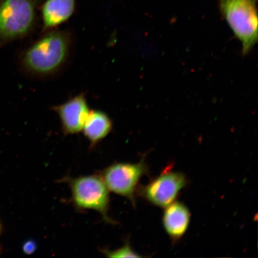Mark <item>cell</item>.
<instances>
[{"mask_svg": "<svg viewBox=\"0 0 258 258\" xmlns=\"http://www.w3.org/2000/svg\"><path fill=\"white\" fill-rule=\"evenodd\" d=\"M102 253H104L108 257H142L143 256L138 254L132 249L129 242L126 243L123 246L114 250L108 249L102 250Z\"/></svg>", "mask_w": 258, "mask_h": 258, "instance_id": "obj_11", "label": "cell"}, {"mask_svg": "<svg viewBox=\"0 0 258 258\" xmlns=\"http://www.w3.org/2000/svg\"><path fill=\"white\" fill-rule=\"evenodd\" d=\"M76 0H45L41 8V18L44 31L53 30L72 18Z\"/></svg>", "mask_w": 258, "mask_h": 258, "instance_id": "obj_9", "label": "cell"}, {"mask_svg": "<svg viewBox=\"0 0 258 258\" xmlns=\"http://www.w3.org/2000/svg\"><path fill=\"white\" fill-rule=\"evenodd\" d=\"M35 41L22 53V69L35 79H46L62 72L72 54L73 37L67 30L53 29Z\"/></svg>", "mask_w": 258, "mask_h": 258, "instance_id": "obj_1", "label": "cell"}, {"mask_svg": "<svg viewBox=\"0 0 258 258\" xmlns=\"http://www.w3.org/2000/svg\"><path fill=\"white\" fill-rule=\"evenodd\" d=\"M36 249L37 243L34 240H30L25 241L22 246V250L25 254L33 253Z\"/></svg>", "mask_w": 258, "mask_h": 258, "instance_id": "obj_12", "label": "cell"}, {"mask_svg": "<svg viewBox=\"0 0 258 258\" xmlns=\"http://www.w3.org/2000/svg\"><path fill=\"white\" fill-rule=\"evenodd\" d=\"M186 183L184 174L167 168L137 192L151 204L165 208L175 201Z\"/></svg>", "mask_w": 258, "mask_h": 258, "instance_id": "obj_6", "label": "cell"}, {"mask_svg": "<svg viewBox=\"0 0 258 258\" xmlns=\"http://www.w3.org/2000/svg\"><path fill=\"white\" fill-rule=\"evenodd\" d=\"M191 213L187 206L179 202H174L167 206L163 216L164 230L174 241L179 240L188 230Z\"/></svg>", "mask_w": 258, "mask_h": 258, "instance_id": "obj_8", "label": "cell"}, {"mask_svg": "<svg viewBox=\"0 0 258 258\" xmlns=\"http://www.w3.org/2000/svg\"><path fill=\"white\" fill-rule=\"evenodd\" d=\"M112 128V121L105 112L90 109L82 131L93 147L107 137Z\"/></svg>", "mask_w": 258, "mask_h": 258, "instance_id": "obj_10", "label": "cell"}, {"mask_svg": "<svg viewBox=\"0 0 258 258\" xmlns=\"http://www.w3.org/2000/svg\"><path fill=\"white\" fill-rule=\"evenodd\" d=\"M36 22L35 0H0V45L28 36Z\"/></svg>", "mask_w": 258, "mask_h": 258, "instance_id": "obj_2", "label": "cell"}, {"mask_svg": "<svg viewBox=\"0 0 258 258\" xmlns=\"http://www.w3.org/2000/svg\"><path fill=\"white\" fill-rule=\"evenodd\" d=\"M1 231H2V225H1V224H0V233H1Z\"/></svg>", "mask_w": 258, "mask_h": 258, "instance_id": "obj_13", "label": "cell"}, {"mask_svg": "<svg viewBox=\"0 0 258 258\" xmlns=\"http://www.w3.org/2000/svg\"><path fill=\"white\" fill-rule=\"evenodd\" d=\"M64 181L69 184L72 194V201L79 210L91 209L101 215L109 224H115L109 217V190L100 175L66 177Z\"/></svg>", "mask_w": 258, "mask_h": 258, "instance_id": "obj_4", "label": "cell"}, {"mask_svg": "<svg viewBox=\"0 0 258 258\" xmlns=\"http://www.w3.org/2000/svg\"><path fill=\"white\" fill-rule=\"evenodd\" d=\"M257 0H219L222 15L242 44L246 54L257 43Z\"/></svg>", "mask_w": 258, "mask_h": 258, "instance_id": "obj_3", "label": "cell"}, {"mask_svg": "<svg viewBox=\"0 0 258 258\" xmlns=\"http://www.w3.org/2000/svg\"><path fill=\"white\" fill-rule=\"evenodd\" d=\"M53 109L57 113L66 135L77 134L82 131L90 111L86 97L83 93L54 106Z\"/></svg>", "mask_w": 258, "mask_h": 258, "instance_id": "obj_7", "label": "cell"}, {"mask_svg": "<svg viewBox=\"0 0 258 258\" xmlns=\"http://www.w3.org/2000/svg\"><path fill=\"white\" fill-rule=\"evenodd\" d=\"M148 172L145 159L137 163H115L100 173L109 190L127 198L132 205H136L135 193L141 177Z\"/></svg>", "mask_w": 258, "mask_h": 258, "instance_id": "obj_5", "label": "cell"}]
</instances>
